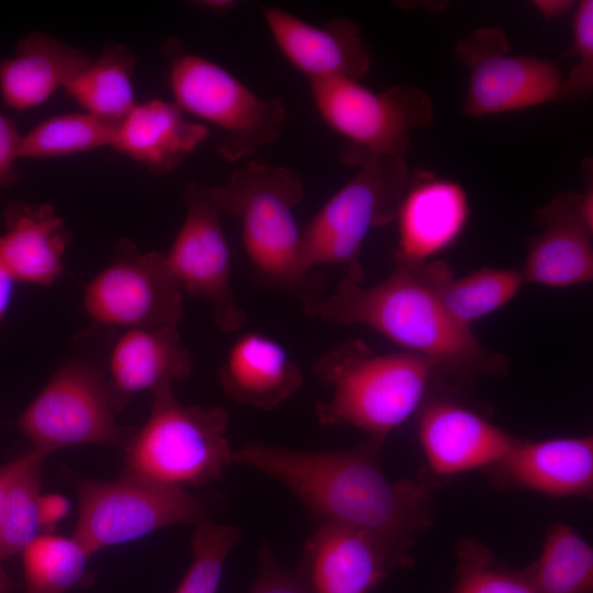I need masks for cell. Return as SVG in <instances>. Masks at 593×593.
Instances as JSON below:
<instances>
[{"mask_svg":"<svg viewBox=\"0 0 593 593\" xmlns=\"http://www.w3.org/2000/svg\"><path fill=\"white\" fill-rule=\"evenodd\" d=\"M384 441L369 437L356 447L323 451L254 441L234 450L233 463L280 482L314 523L362 529L412 556L417 539L433 525L432 483L391 480L380 463Z\"/></svg>","mask_w":593,"mask_h":593,"instance_id":"6da1fadb","label":"cell"},{"mask_svg":"<svg viewBox=\"0 0 593 593\" xmlns=\"http://www.w3.org/2000/svg\"><path fill=\"white\" fill-rule=\"evenodd\" d=\"M314 317L339 325H365L434 361L440 374L462 379L501 377L506 356L481 345L471 327L456 321L407 267L394 265L381 282L365 287L343 277L320 302Z\"/></svg>","mask_w":593,"mask_h":593,"instance_id":"7a4b0ae2","label":"cell"},{"mask_svg":"<svg viewBox=\"0 0 593 593\" xmlns=\"http://www.w3.org/2000/svg\"><path fill=\"white\" fill-rule=\"evenodd\" d=\"M223 212L240 220L243 245L257 281L293 296L314 316L325 278L304 259L302 231L293 209L304 198L301 176L283 166L251 160L213 187Z\"/></svg>","mask_w":593,"mask_h":593,"instance_id":"3957f363","label":"cell"},{"mask_svg":"<svg viewBox=\"0 0 593 593\" xmlns=\"http://www.w3.org/2000/svg\"><path fill=\"white\" fill-rule=\"evenodd\" d=\"M331 395L315 405L323 425H351L385 440L422 405L436 374V363L401 351L377 354L360 339L344 342L312 366Z\"/></svg>","mask_w":593,"mask_h":593,"instance_id":"277c9868","label":"cell"},{"mask_svg":"<svg viewBox=\"0 0 593 593\" xmlns=\"http://www.w3.org/2000/svg\"><path fill=\"white\" fill-rule=\"evenodd\" d=\"M144 425L124 443L125 473L175 486H203L233 463L228 414L221 406L183 405L172 383L153 392Z\"/></svg>","mask_w":593,"mask_h":593,"instance_id":"5b68a950","label":"cell"},{"mask_svg":"<svg viewBox=\"0 0 593 593\" xmlns=\"http://www.w3.org/2000/svg\"><path fill=\"white\" fill-rule=\"evenodd\" d=\"M340 159L359 169L302 231L304 259L311 270L336 265L345 269L346 278L363 283V242L372 228L396 219L411 175L405 157L359 154Z\"/></svg>","mask_w":593,"mask_h":593,"instance_id":"8992f818","label":"cell"},{"mask_svg":"<svg viewBox=\"0 0 593 593\" xmlns=\"http://www.w3.org/2000/svg\"><path fill=\"white\" fill-rule=\"evenodd\" d=\"M174 102L187 114L224 132L219 154L228 163L276 142L286 121L284 103L261 98L222 66L186 49L180 38L164 42Z\"/></svg>","mask_w":593,"mask_h":593,"instance_id":"52a82bcc","label":"cell"},{"mask_svg":"<svg viewBox=\"0 0 593 593\" xmlns=\"http://www.w3.org/2000/svg\"><path fill=\"white\" fill-rule=\"evenodd\" d=\"M78 497L75 537L93 556L157 529L212 521L213 504L184 488L158 483L123 472L112 481L67 474Z\"/></svg>","mask_w":593,"mask_h":593,"instance_id":"ba28073f","label":"cell"},{"mask_svg":"<svg viewBox=\"0 0 593 593\" xmlns=\"http://www.w3.org/2000/svg\"><path fill=\"white\" fill-rule=\"evenodd\" d=\"M311 90L322 119L347 139L340 158L405 157L413 132L434 119L432 100L413 85L377 92L359 81L337 79L311 82Z\"/></svg>","mask_w":593,"mask_h":593,"instance_id":"9c48e42d","label":"cell"},{"mask_svg":"<svg viewBox=\"0 0 593 593\" xmlns=\"http://www.w3.org/2000/svg\"><path fill=\"white\" fill-rule=\"evenodd\" d=\"M34 448L124 444L133 430L120 426L105 374L94 365L71 359L61 365L18 419Z\"/></svg>","mask_w":593,"mask_h":593,"instance_id":"30bf717a","label":"cell"},{"mask_svg":"<svg viewBox=\"0 0 593 593\" xmlns=\"http://www.w3.org/2000/svg\"><path fill=\"white\" fill-rule=\"evenodd\" d=\"M83 306L97 323L125 328L178 327L183 294L165 254L120 240L111 262L86 287Z\"/></svg>","mask_w":593,"mask_h":593,"instance_id":"8fae6325","label":"cell"},{"mask_svg":"<svg viewBox=\"0 0 593 593\" xmlns=\"http://www.w3.org/2000/svg\"><path fill=\"white\" fill-rule=\"evenodd\" d=\"M455 57L469 70L462 105L466 116L519 111L557 100L563 78L557 64L511 55L501 27L470 32L456 45Z\"/></svg>","mask_w":593,"mask_h":593,"instance_id":"7c38bea8","label":"cell"},{"mask_svg":"<svg viewBox=\"0 0 593 593\" xmlns=\"http://www.w3.org/2000/svg\"><path fill=\"white\" fill-rule=\"evenodd\" d=\"M187 213L167 254L166 262L182 291L204 300L222 332L232 333L246 323L231 282V255L222 227L213 187L187 183Z\"/></svg>","mask_w":593,"mask_h":593,"instance_id":"4fadbf2b","label":"cell"},{"mask_svg":"<svg viewBox=\"0 0 593 593\" xmlns=\"http://www.w3.org/2000/svg\"><path fill=\"white\" fill-rule=\"evenodd\" d=\"M413 562L368 532L324 522L314 523L296 570L312 593H369Z\"/></svg>","mask_w":593,"mask_h":593,"instance_id":"5bb4252c","label":"cell"},{"mask_svg":"<svg viewBox=\"0 0 593 593\" xmlns=\"http://www.w3.org/2000/svg\"><path fill=\"white\" fill-rule=\"evenodd\" d=\"M261 13L281 52L311 82L359 81L368 72L371 53L353 21L313 25L276 7H262Z\"/></svg>","mask_w":593,"mask_h":593,"instance_id":"9a60e30c","label":"cell"},{"mask_svg":"<svg viewBox=\"0 0 593 593\" xmlns=\"http://www.w3.org/2000/svg\"><path fill=\"white\" fill-rule=\"evenodd\" d=\"M418 440L429 472L448 478L491 468L518 438L474 411L452 402L435 401L421 413Z\"/></svg>","mask_w":593,"mask_h":593,"instance_id":"2e32d148","label":"cell"},{"mask_svg":"<svg viewBox=\"0 0 593 593\" xmlns=\"http://www.w3.org/2000/svg\"><path fill=\"white\" fill-rule=\"evenodd\" d=\"M499 489L533 491L551 497L593 494V437H557L516 441L494 466L486 469Z\"/></svg>","mask_w":593,"mask_h":593,"instance_id":"e0dca14e","label":"cell"},{"mask_svg":"<svg viewBox=\"0 0 593 593\" xmlns=\"http://www.w3.org/2000/svg\"><path fill=\"white\" fill-rule=\"evenodd\" d=\"M542 232L528 238L521 272L525 283L568 288L593 278V227L582 212L581 193L557 194L537 210Z\"/></svg>","mask_w":593,"mask_h":593,"instance_id":"ac0fdd59","label":"cell"},{"mask_svg":"<svg viewBox=\"0 0 593 593\" xmlns=\"http://www.w3.org/2000/svg\"><path fill=\"white\" fill-rule=\"evenodd\" d=\"M469 216L465 189L456 181L422 172L411 177L401 201L394 265L413 267L448 248Z\"/></svg>","mask_w":593,"mask_h":593,"instance_id":"d6986e66","label":"cell"},{"mask_svg":"<svg viewBox=\"0 0 593 593\" xmlns=\"http://www.w3.org/2000/svg\"><path fill=\"white\" fill-rule=\"evenodd\" d=\"M192 367L178 327L125 328L112 345L105 374L113 412H121L139 392L186 379Z\"/></svg>","mask_w":593,"mask_h":593,"instance_id":"ffe728a7","label":"cell"},{"mask_svg":"<svg viewBox=\"0 0 593 593\" xmlns=\"http://www.w3.org/2000/svg\"><path fill=\"white\" fill-rule=\"evenodd\" d=\"M225 395L258 410H273L303 384L302 372L276 339L257 332L240 335L217 372Z\"/></svg>","mask_w":593,"mask_h":593,"instance_id":"44dd1931","label":"cell"},{"mask_svg":"<svg viewBox=\"0 0 593 593\" xmlns=\"http://www.w3.org/2000/svg\"><path fill=\"white\" fill-rule=\"evenodd\" d=\"M0 261L16 282L53 284L63 272V257L71 234L47 203H10L3 213Z\"/></svg>","mask_w":593,"mask_h":593,"instance_id":"7402d4cb","label":"cell"},{"mask_svg":"<svg viewBox=\"0 0 593 593\" xmlns=\"http://www.w3.org/2000/svg\"><path fill=\"white\" fill-rule=\"evenodd\" d=\"M209 134L174 101L152 99L137 103L119 123L111 146L154 174H168Z\"/></svg>","mask_w":593,"mask_h":593,"instance_id":"603a6c76","label":"cell"},{"mask_svg":"<svg viewBox=\"0 0 593 593\" xmlns=\"http://www.w3.org/2000/svg\"><path fill=\"white\" fill-rule=\"evenodd\" d=\"M90 60L82 49L32 32L18 42L12 57L0 61L2 101L16 111L35 108L66 89Z\"/></svg>","mask_w":593,"mask_h":593,"instance_id":"cb8c5ba5","label":"cell"},{"mask_svg":"<svg viewBox=\"0 0 593 593\" xmlns=\"http://www.w3.org/2000/svg\"><path fill=\"white\" fill-rule=\"evenodd\" d=\"M407 268L456 321L469 327L508 303L525 283L521 270L513 268H481L461 277L441 260Z\"/></svg>","mask_w":593,"mask_h":593,"instance_id":"d4e9b609","label":"cell"},{"mask_svg":"<svg viewBox=\"0 0 593 593\" xmlns=\"http://www.w3.org/2000/svg\"><path fill=\"white\" fill-rule=\"evenodd\" d=\"M135 63L132 49L107 43L65 90L85 112L120 123L137 104L133 89Z\"/></svg>","mask_w":593,"mask_h":593,"instance_id":"484cf974","label":"cell"},{"mask_svg":"<svg viewBox=\"0 0 593 593\" xmlns=\"http://www.w3.org/2000/svg\"><path fill=\"white\" fill-rule=\"evenodd\" d=\"M525 571L536 593H593V548L572 526L553 523Z\"/></svg>","mask_w":593,"mask_h":593,"instance_id":"4316f807","label":"cell"},{"mask_svg":"<svg viewBox=\"0 0 593 593\" xmlns=\"http://www.w3.org/2000/svg\"><path fill=\"white\" fill-rule=\"evenodd\" d=\"M24 593H68L83 583L91 556L75 537L41 534L21 553Z\"/></svg>","mask_w":593,"mask_h":593,"instance_id":"83f0119b","label":"cell"},{"mask_svg":"<svg viewBox=\"0 0 593 593\" xmlns=\"http://www.w3.org/2000/svg\"><path fill=\"white\" fill-rule=\"evenodd\" d=\"M119 123L88 112L48 118L21 136L19 158H53L111 146Z\"/></svg>","mask_w":593,"mask_h":593,"instance_id":"f1b7e54d","label":"cell"},{"mask_svg":"<svg viewBox=\"0 0 593 593\" xmlns=\"http://www.w3.org/2000/svg\"><path fill=\"white\" fill-rule=\"evenodd\" d=\"M49 454L38 448L26 452L11 479L3 502L0 550L3 560L22 553L40 535V496L43 461Z\"/></svg>","mask_w":593,"mask_h":593,"instance_id":"f546056e","label":"cell"},{"mask_svg":"<svg viewBox=\"0 0 593 593\" xmlns=\"http://www.w3.org/2000/svg\"><path fill=\"white\" fill-rule=\"evenodd\" d=\"M456 557L451 593H536L525 569L501 562L477 538H462L456 546Z\"/></svg>","mask_w":593,"mask_h":593,"instance_id":"4dcf8cb0","label":"cell"},{"mask_svg":"<svg viewBox=\"0 0 593 593\" xmlns=\"http://www.w3.org/2000/svg\"><path fill=\"white\" fill-rule=\"evenodd\" d=\"M242 537V529L212 521L194 526L192 562L174 593H216L226 558Z\"/></svg>","mask_w":593,"mask_h":593,"instance_id":"1f68e13d","label":"cell"},{"mask_svg":"<svg viewBox=\"0 0 593 593\" xmlns=\"http://www.w3.org/2000/svg\"><path fill=\"white\" fill-rule=\"evenodd\" d=\"M573 56L577 61L562 78L557 96L559 102H582L593 88V1L582 0L573 10Z\"/></svg>","mask_w":593,"mask_h":593,"instance_id":"d6a6232c","label":"cell"},{"mask_svg":"<svg viewBox=\"0 0 593 593\" xmlns=\"http://www.w3.org/2000/svg\"><path fill=\"white\" fill-rule=\"evenodd\" d=\"M250 593H312L298 570H289L275 557L270 546L262 544L258 569Z\"/></svg>","mask_w":593,"mask_h":593,"instance_id":"836d02e7","label":"cell"},{"mask_svg":"<svg viewBox=\"0 0 593 593\" xmlns=\"http://www.w3.org/2000/svg\"><path fill=\"white\" fill-rule=\"evenodd\" d=\"M20 139L15 122L0 113V189L10 187L19 177L14 161Z\"/></svg>","mask_w":593,"mask_h":593,"instance_id":"e575fe53","label":"cell"},{"mask_svg":"<svg viewBox=\"0 0 593 593\" xmlns=\"http://www.w3.org/2000/svg\"><path fill=\"white\" fill-rule=\"evenodd\" d=\"M38 510L42 530L52 534L55 526L69 513L70 505L60 494H41Z\"/></svg>","mask_w":593,"mask_h":593,"instance_id":"d590c367","label":"cell"},{"mask_svg":"<svg viewBox=\"0 0 593 593\" xmlns=\"http://www.w3.org/2000/svg\"><path fill=\"white\" fill-rule=\"evenodd\" d=\"M26 452L16 457L15 459L0 465V537H1V525H2V512H3V502L8 485L15 474V472L21 468L25 461ZM12 588L11 580L3 568V558L0 550V593H9Z\"/></svg>","mask_w":593,"mask_h":593,"instance_id":"8d00e7d4","label":"cell"},{"mask_svg":"<svg viewBox=\"0 0 593 593\" xmlns=\"http://www.w3.org/2000/svg\"><path fill=\"white\" fill-rule=\"evenodd\" d=\"M535 9L547 20L557 19L568 13L574 5L570 0H536L533 1Z\"/></svg>","mask_w":593,"mask_h":593,"instance_id":"74e56055","label":"cell"},{"mask_svg":"<svg viewBox=\"0 0 593 593\" xmlns=\"http://www.w3.org/2000/svg\"><path fill=\"white\" fill-rule=\"evenodd\" d=\"M16 280L0 261V324L12 302Z\"/></svg>","mask_w":593,"mask_h":593,"instance_id":"f35d334b","label":"cell"},{"mask_svg":"<svg viewBox=\"0 0 593 593\" xmlns=\"http://www.w3.org/2000/svg\"><path fill=\"white\" fill-rule=\"evenodd\" d=\"M198 7L203 9L204 11L214 13V14H223L227 13L232 9L235 8L236 1L232 0H210V1H198Z\"/></svg>","mask_w":593,"mask_h":593,"instance_id":"ab89813d","label":"cell"}]
</instances>
